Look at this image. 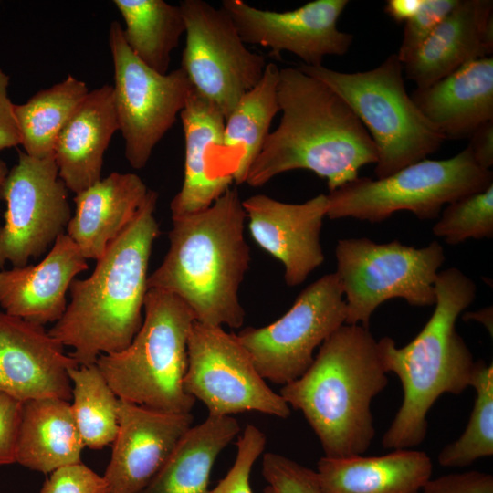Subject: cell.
I'll list each match as a JSON object with an SVG mask.
<instances>
[{
    "instance_id": "1",
    "label": "cell",
    "mask_w": 493,
    "mask_h": 493,
    "mask_svg": "<svg viewBox=\"0 0 493 493\" xmlns=\"http://www.w3.org/2000/svg\"><path fill=\"white\" fill-rule=\"evenodd\" d=\"M278 96L279 124L249 168L246 184L261 187L280 173L305 169L325 178L332 192L377 163L369 132L325 83L299 68H281Z\"/></svg>"
},
{
    "instance_id": "2",
    "label": "cell",
    "mask_w": 493,
    "mask_h": 493,
    "mask_svg": "<svg viewBox=\"0 0 493 493\" xmlns=\"http://www.w3.org/2000/svg\"><path fill=\"white\" fill-rule=\"evenodd\" d=\"M157 200L158 193L149 189L134 220L97 260L92 274L69 286L70 302L48 332L72 348L68 354L79 365L124 350L142 324L148 265L160 235Z\"/></svg>"
},
{
    "instance_id": "3",
    "label": "cell",
    "mask_w": 493,
    "mask_h": 493,
    "mask_svg": "<svg viewBox=\"0 0 493 493\" xmlns=\"http://www.w3.org/2000/svg\"><path fill=\"white\" fill-rule=\"evenodd\" d=\"M172 219L169 249L148 277V288L176 296L200 323L241 327L245 310L239 288L250 250L237 191L230 188L206 209Z\"/></svg>"
},
{
    "instance_id": "4",
    "label": "cell",
    "mask_w": 493,
    "mask_h": 493,
    "mask_svg": "<svg viewBox=\"0 0 493 493\" xmlns=\"http://www.w3.org/2000/svg\"><path fill=\"white\" fill-rule=\"evenodd\" d=\"M435 309L417 336L399 348L388 336L377 341L386 372L399 378L404 397L383 436L386 449H409L427 432V414L444 393L460 394L470 386L476 362L456 330L460 314L476 299V283L460 269L438 272Z\"/></svg>"
},
{
    "instance_id": "5",
    "label": "cell",
    "mask_w": 493,
    "mask_h": 493,
    "mask_svg": "<svg viewBox=\"0 0 493 493\" xmlns=\"http://www.w3.org/2000/svg\"><path fill=\"white\" fill-rule=\"evenodd\" d=\"M388 383L378 344L368 328L343 324L320 346L307 371L279 394L299 410L325 456L364 454L375 435L372 399Z\"/></svg>"
},
{
    "instance_id": "6",
    "label": "cell",
    "mask_w": 493,
    "mask_h": 493,
    "mask_svg": "<svg viewBox=\"0 0 493 493\" xmlns=\"http://www.w3.org/2000/svg\"><path fill=\"white\" fill-rule=\"evenodd\" d=\"M142 324L124 350L101 354L96 365L119 399L178 414L195 400L184 388L187 341L195 318L176 296L148 288Z\"/></svg>"
},
{
    "instance_id": "7",
    "label": "cell",
    "mask_w": 493,
    "mask_h": 493,
    "mask_svg": "<svg viewBox=\"0 0 493 493\" xmlns=\"http://www.w3.org/2000/svg\"><path fill=\"white\" fill-rule=\"evenodd\" d=\"M298 68L329 86L359 118L377 150V179L425 159L445 141L407 93L396 53L362 72H340L323 65Z\"/></svg>"
},
{
    "instance_id": "8",
    "label": "cell",
    "mask_w": 493,
    "mask_h": 493,
    "mask_svg": "<svg viewBox=\"0 0 493 493\" xmlns=\"http://www.w3.org/2000/svg\"><path fill=\"white\" fill-rule=\"evenodd\" d=\"M493 173L478 166L467 146L448 159H423L381 179L358 177L327 194L330 219L379 223L398 211L435 219L445 205L482 191Z\"/></svg>"
},
{
    "instance_id": "9",
    "label": "cell",
    "mask_w": 493,
    "mask_h": 493,
    "mask_svg": "<svg viewBox=\"0 0 493 493\" xmlns=\"http://www.w3.org/2000/svg\"><path fill=\"white\" fill-rule=\"evenodd\" d=\"M335 257V273L346 298L345 324L364 328L374 310L391 299L416 307L435 305V282L446 258L437 241L416 248L368 237L340 239Z\"/></svg>"
},
{
    "instance_id": "10",
    "label": "cell",
    "mask_w": 493,
    "mask_h": 493,
    "mask_svg": "<svg viewBox=\"0 0 493 493\" xmlns=\"http://www.w3.org/2000/svg\"><path fill=\"white\" fill-rule=\"evenodd\" d=\"M109 44L114 66L113 100L125 157L132 168L142 169L194 89L181 68L161 74L143 64L125 42L118 21L110 24Z\"/></svg>"
},
{
    "instance_id": "11",
    "label": "cell",
    "mask_w": 493,
    "mask_h": 493,
    "mask_svg": "<svg viewBox=\"0 0 493 493\" xmlns=\"http://www.w3.org/2000/svg\"><path fill=\"white\" fill-rule=\"evenodd\" d=\"M345 320L346 302L334 272L306 287L291 308L274 322L247 327L236 337L259 374L284 385L307 371L315 349L345 324Z\"/></svg>"
},
{
    "instance_id": "12",
    "label": "cell",
    "mask_w": 493,
    "mask_h": 493,
    "mask_svg": "<svg viewBox=\"0 0 493 493\" xmlns=\"http://www.w3.org/2000/svg\"><path fill=\"white\" fill-rule=\"evenodd\" d=\"M185 23L181 68L193 89L215 105L225 119L254 88L266 58L249 50L227 13L204 0L179 4Z\"/></svg>"
},
{
    "instance_id": "13",
    "label": "cell",
    "mask_w": 493,
    "mask_h": 493,
    "mask_svg": "<svg viewBox=\"0 0 493 493\" xmlns=\"http://www.w3.org/2000/svg\"><path fill=\"white\" fill-rule=\"evenodd\" d=\"M185 392L209 414L232 416L257 411L287 418L290 407L256 369L236 334L223 327L194 321L187 341Z\"/></svg>"
},
{
    "instance_id": "14",
    "label": "cell",
    "mask_w": 493,
    "mask_h": 493,
    "mask_svg": "<svg viewBox=\"0 0 493 493\" xmlns=\"http://www.w3.org/2000/svg\"><path fill=\"white\" fill-rule=\"evenodd\" d=\"M6 204L0 226V270L27 265L50 249L72 216L68 188L54 157L38 159L18 151V161L0 185Z\"/></svg>"
},
{
    "instance_id": "15",
    "label": "cell",
    "mask_w": 493,
    "mask_h": 493,
    "mask_svg": "<svg viewBox=\"0 0 493 493\" xmlns=\"http://www.w3.org/2000/svg\"><path fill=\"white\" fill-rule=\"evenodd\" d=\"M348 0H315L288 11L262 10L242 0H224L221 8L235 24L243 42L299 57L306 66H320L326 56H343L353 36L338 29Z\"/></svg>"
},
{
    "instance_id": "16",
    "label": "cell",
    "mask_w": 493,
    "mask_h": 493,
    "mask_svg": "<svg viewBox=\"0 0 493 493\" xmlns=\"http://www.w3.org/2000/svg\"><path fill=\"white\" fill-rule=\"evenodd\" d=\"M45 326L0 312V392L24 403L56 397L70 402L68 372L78 362Z\"/></svg>"
},
{
    "instance_id": "17",
    "label": "cell",
    "mask_w": 493,
    "mask_h": 493,
    "mask_svg": "<svg viewBox=\"0 0 493 493\" xmlns=\"http://www.w3.org/2000/svg\"><path fill=\"white\" fill-rule=\"evenodd\" d=\"M242 204L252 238L282 263L288 286L300 285L324 262L320 232L327 194L289 204L259 194Z\"/></svg>"
},
{
    "instance_id": "18",
    "label": "cell",
    "mask_w": 493,
    "mask_h": 493,
    "mask_svg": "<svg viewBox=\"0 0 493 493\" xmlns=\"http://www.w3.org/2000/svg\"><path fill=\"white\" fill-rule=\"evenodd\" d=\"M193 421L191 413L163 412L120 399L119 428L103 475L110 493H140Z\"/></svg>"
},
{
    "instance_id": "19",
    "label": "cell",
    "mask_w": 493,
    "mask_h": 493,
    "mask_svg": "<svg viewBox=\"0 0 493 493\" xmlns=\"http://www.w3.org/2000/svg\"><path fill=\"white\" fill-rule=\"evenodd\" d=\"M88 268L78 246L61 234L37 264L0 270V306L37 325L56 323L66 311L72 280Z\"/></svg>"
},
{
    "instance_id": "20",
    "label": "cell",
    "mask_w": 493,
    "mask_h": 493,
    "mask_svg": "<svg viewBox=\"0 0 493 493\" xmlns=\"http://www.w3.org/2000/svg\"><path fill=\"white\" fill-rule=\"evenodd\" d=\"M493 54V2L459 0L414 54L404 72L417 89L428 87L474 60Z\"/></svg>"
},
{
    "instance_id": "21",
    "label": "cell",
    "mask_w": 493,
    "mask_h": 493,
    "mask_svg": "<svg viewBox=\"0 0 493 493\" xmlns=\"http://www.w3.org/2000/svg\"><path fill=\"white\" fill-rule=\"evenodd\" d=\"M184 135V170L180 191L173 198L172 218L209 207L234 183L220 174L211 157L222 147L225 116L220 110L194 90L180 113Z\"/></svg>"
},
{
    "instance_id": "22",
    "label": "cell",
    "mask_w": 493,
    "mask_h": 493,
    "mask_svg": "<svg viewBox=\"0 0 493 493\" xmlns=\"http://www.w3.org/2000/svg\"><path fill=\"white\" fill-rule=\"evenodd\" d=\"M148 191L137 174L111 173L76 194L65 233L87 260H99L134 220Z\"/></svg>"
},
{
    "instance_id": "23",
    "label": "cell",
    "mask_w": 493,
    "mask_h": 493,
    "mask_svg": "<svg viewBox=\"0 0 493 493\" xmlns=\"http://www.w3.org/2000/svg\"><path fill=\"white\" fill-rule=\"evenodd\" d=\"M410 96L445 141L469 138L493 121V57L469 62Z\"/></svg>"
},
{
    "instance_id": "24",
    "label": "cell",
    "mask_w": 493,
    "mask_h": 493,
    "mask_svg": "<svg viewBox=\"0 0 493 493\" xmlns=\"http://www.w3.org/2000/svg\"><path fill=\"white\" fill-rule=\"evenodd\" d=\"M117 130L112 86L89 91L56 142L54 158L68 190L76 194L101 179L104 153Z\"/></svg>"
},
{
    "instance_id": "25",
    "label": "cell",
    "mask_w": 493,
    "mask_h": 493,
    "mask_svg": "<svg viewBox=\"0 0 493 493\" xmlns=\"http://www.w3.org/2000/svg\"><path fill=\"white\" fill-rule=\"evenodd\" d=\"M432 472L425 452L399 449L380 456H323L316 475L323 493H419Z\"/></svg>"
},
{
    "instance_id": "26",
    "label": "cell",
    "mask_w": 493,
    "mask_h": 493,
    "mask_svg": "<svg viewBox=\"0 0 493 493\" xmlns=\"http://www.w3.org/2000/svg\"><path fill=\"white\" fill-rule=\"evenodd\" d=\"M84 447L70 402L46 397L23 403L16 463L50 474L80 463Z\"/></svg>"
},
{
    "instance_id": "27",
    "label": "cell",
    "mask_w": 493,
    "mask_h": 493,
    "mask_svg": "<svg viewBox=\"0 0 493 493\" xmlns=\"http://www.w3.org/2000/svg\"><path fill=\"white\" fill-rule=\"evenodd\" d=\"M239 432L235 417L208 414L186 431L140 493H211L208 484L214 463Z\"/></svg>"
},
{
    "instance_id": "28",
    "label": "cell",
    "mask_w": 493,
    "mask_h": 493,
    "mask_svg": "<svg viewBox=\"0 0 493 493\" xmlns=\"http://www.w3.org/2000/svg\"><path fill=\"white\" fill-rule=\"evenodd\" d=\"M278 80V66L267 63L259 82L240 99L225 119L219 154L232 153L236 157L231 173L236 184L245 183L249 168L270 133L273 119L280 111Z\"/></svg>"
},
{
    "instance_id": "29",
    "label": "cell",
    "mask_w": 493,
    "mask_h": 493,
    "mask_svg": "<svg viewBox=\"0 0 493 493\" xmlns=\"http://www.w3.org/2000/svg\"><path fill=\"white\" fill-rule=\"evenodd\" d=\"M123 17V37L133 54L147 67L168 73L171 53L185 33L179 5L163 0H114Z\"/></svg>"
},
{
    "instance_id": "30",
    "label": "cell",
    "mask_w": 493,
    "mask_h": 493,
    "mask_svg": "<svg viewBox=\"0 0 493 493\" xmlns=\"http://www.w3.org/2000/svg\"><path fill=\"white\" fill-rule=\"evenodd\" d=\"M88 93L84 81L68 75L61 82L37 91L26 103L15 104L25 152L38 159L54 157L61 130Z\"/></svg>"
},
{
    "instance_id": "31",
    "label": "cell",
    "mask_w": 493,
    "mask_h": 493,
    "mask_svg": "<svg viewBox=\"0 0 493 493\" xmlns=\"http://www.w3.org/2000/svg\"><path fill=\"white\" fill-rule=\"evenodd\" d=\"M68 374L70 406L84 446L98 450L112 444L119 428L120 399L96 363L79 365Z\"/></svg>"
},
{
    "instance_id": "32",
    "label": "cell",
    "mask_w": 493,
    "mask_h": 493,
    "mask_svg": "<svg viewBox=\"0 0 493 493\" xmlns=\"http://www.w3.org/2000/svg\"><path fill=\"white\" fill-rule=\"evenodd\" d=\"M470 386L476 399L467 427L440 451L437 460L445 467H464L493 455V365L476 362Z\"/></svg>"
},
{
    "instance_id": "33",
    "label": "cell",
    "mask_w": 493,
    "mask_h": 493,
    "mask_svg": "<svg viewBox=\"0 0 493 493\" xmlns=\"http://www.w3.org/2000/svg\"><path fill=\"white\" fill-rule=\"evenodd\" d=\"M433 233L451 246L469 238H492L493 184L448 204L441 211Z\"/></svg>"
},
{
    "instance_id": "34",
    "label": "cell",
    "mask_w": 493,
    "mask_h": 493,
    "mask_svg": "<svg viewBox=\"0 0 493 493\" xmlns=\"http://www.w3.org/2000/svg\"><path fill=\"white\" fill-rule=\"evenodd\" d=\"M266 435L253 425H248L238 436L235 462L226 477L219 481L211 493H253L249 477L257 459L266 446ZM264 493H273L267 487Z\"/></svg>"
},
{
    "instance_id": "35",
    "label": "cell",
    "mask_w": 493,
    "mask_h": 493,
    "mask_svg": "<svg viewBox=\"0 0 493 493\" xmlns=\"http://www.w3.org/2000/svg\"><path fill=\"white\" fill-rule=\"evenodd\" d=\"M262 475L273 493H323L316 471L280 454H264Z\"/></svg>"
},
{
    "instance_id": "36",
    "label": "cell",
    "mask_w": 493,
    "mask_h": 493,
    "mask_svg": "<svg viewBox=\"0 0 493 493\" xmlns=\"http://www.w3.org/2000/svg\"><path fill=\"white\" fill-rule=\"evenodd\" d=\"M459 0H424L418 12L404 26L397 54L404 64L430 37Z\"/></svg>"
},
{
    "instance_id": "37",
    "label": "cell",
    "mask_w": 493,
    "mask_h": 493,
    "mask_svg": "<svg viewBox=\"0 0 493 493\" xmlns=\"http://www.w3.org/2000/svg\"><path fill=\"white\" fill-rule=\"evenodd\" d=\"M39 493H110L103 476L83 463L61 467L44 482Z\"/></svg>"
},
{
    "instance_id": "38",
    "label": "cell",
    "mask_w": 493,
    "mask_h": 493,
    "mask_svg": "<svg viewBox=\"0 0 493 493\" xmlns=\"http://www.w3.org/2000/svg\"><path fill=\"white\" fill-rule=\"evenodd\" d=\"M23 403L0 392V466L16 463Z\"/></svg>"
},
{
    "instance_id": "39",
    "label": "cell",
    "mask_w": 493,
    "mask_h": 493,
    "mask_svg": "<svg viewBox=\"0 0 493 493\" xmlns=\"http://www.w3.org/2000/svg\"><path fill=\"white\" fill-rule=\"evenodd\" d=\"M422 493H493V476L480 471L451 473L428 480Z\"/></svg>"
},
{
    "instance_id": "40",
    "label": "cell",
    "mask_w": 493,
    "mask_h": 493,
    "mask_svg": "<svg viewBox=\"0 0 493 493\" xmlns=\"http://www.w3.org/2000/svg\"><path fill=\"white\" fill-rule=\"evenodd\" d=\"M9 76L0 68V151L20 144L15 104L8 97Z\"/></svg>"
},
{
    "instance_id": "41",
    "label": "cell",
    "mask_w": 493,
    "mask_h": 493,
    "mask_svg": "<svg viewBox=\"0 0 493 493\" xmlns=\"http://www.w3.org/2000/svg\"><path fill=\"white\" fill-rule=\"evenodd\" d=\"M467 145L474 161L485 170L493 166V121L479 126L469 137Z\"/></svg>"
},
{
    "instance_id": "42",
    "label": "cell",
    "mask_w": 493,
    "mask_h": 493,
    "mask_svg": "<svg viewBox=\"0 0 493 493\" xmlns=\"http://www.w3.org/2000/svg\"><path fill=\"white\" fill-rule=\"evenodd\" d=\"M424 0H388L384 12L397 23H406L420 9Z\"/></svg>"
},
{
    "instance_id": "43",
    "label": "cell",
    "mask_w": 493,
    "mask_h": 493,
    "mask_svg": "<svg viewBox=\"0 0 493 493\" xmlns=\"http://www.w3.org/2000/svg\"><path fill=\"white\" fill-rule=\"evenodd\" d=\"M465 320H477L482 323L492 335V306L486 307L475 312H466L463 316Z\"/></svg>"
},
{
    "instance_id": "44",
    "label": "cell",
    "mask_w": 493,
    "mask_h": 493,
    "mask_svg": "<svg viewBox=\"0 0 493 493\" xmlns=\"http://www.w3.org/2000/svg\"><path fill=\"white\" fill-rule=\"evenodd\" d=\"M8 168H7V165L6 163L0 159V185L2 184L3 181L5 180L7 173H8Z\"/></svg>"
}]
</instances>
